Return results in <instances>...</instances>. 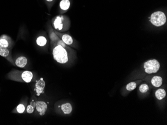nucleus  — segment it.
I'll return each mask as SVG.
<instances>
[{
    "mask_svg": "<svg viewBox=\"0 0 167 125\" xmlns=\"http://www.w3.org/2000/svg\"><path fill=\"white\" fill-rule=\"evenodd\" d=\"M53 55L54 59L61 64L66 63L69 60L67 50L61 45H56L54 46Z\"/></svg>",
    "mask_w": 167,
    "mask_h": 125,
    "instance_id": "obj_1",
    "label": "nucleus"
},
{
    "mask_svg": "<svg viewBox=\"0 0 167 125\" xmlns=\"http://www.w3.org/2000/svg\"><path fill=\"white\" fill-rule=\"evenodd\" d=\"M53 25L56 30L60 31H65L69 29L70 22L69 19L66 16H58L53 20Z\"/></svg>",
    "mask_w": 167,
    "mask_h": 125,
    "instance_id": "obj_2",
    "label": "nucleus"
},
{
    "mask_svg": "<svg viewBox=\"0 0 167 125\" xmlns=\"http://www.w3.org/2000/svg\"><path fill=\"white\" fill-rule=\"evenodd\" d=\"M150 19L152 25L156 26H161L164 25L167 21L165 14L161 11L155 12L153 13Z\"/></svg>",
    "mask_w": 167,
    "mask_h": 125,
    "instance_id": "obj_3",
    "label": "nucleus"
},
{
    "mask_svg": "<svg viewBox=\"0 0 167 125\" xmlns=\"http://www.w3.org/2000/svg\"><path fill=\"white\" fill-rule=\"evenodd\" d=\"M145 71L147 73L152 74L157 72L160 68V64L156 59L148 60L145 63Z\"/></svg>",
    "mask_w": 167,
    "mask_h": 125,
    "instance_id": "obj_4",
    "label": "nucleus"
},
{
    "mask_svg": "<svg viewBox=\"0 0 167 125\" xmlns=\"http://www.w3.org/2000/svg\"><path fill=\"white\" fill-rule=\"evenodd\" d=\"M55 33L56 34L58 35L60 38L61 39L63 42H64L65 44H67L68 45H72L73 44V38L72 36H71L70 35L67 34H60V33H58L57 31H55Z\"/></svg>",
    "mask_w": 167,
    "mask_h": 125,
    "instance_id": "obj_5",
    "label": "nucleus"
},
{
    "mask_svg": "<svg viewBox=\"0 0 167 125\" xmlns=\"http://www.w3.org/2000/svg\"><path fill=\"white\" fill-rule=\"evenodd\" d=\"M36 107L37 111L41 116L45 115L47 110V105L43 101H37L36 103Z\"/></svg>",
    "mask_w": 167,
    "mask_h": 125,
    "instance_id": "obj_6",
    "label": "nucleus"
},
{
    "mask_svg": "<svg viewBox=\"0 0 167 125\" xmlns=\"http://www.w3.org/2000/svg\"><path fill=\"white\" fill-rule=\"evenodd\" d=\"M35 86L36 88L35 90L36 91L37 95L39 96L41 93H43L44 88L45 87V82L43 80L42 78L36 82Z\"/></svg>",
    "mask_w": 167,
    "mask_h": 125,
    "instance_id": "obj_7",
    "label": "nucleus"
},
{
    "mask_svg": "<svg viewBox=\"0 0 167 125\" xmlns=\"http://www.w3.org/2000/svg\"><path fill=\"white\" fill-rule=\"evenodd\" d=\"M12 41L10 38L6 35H2L0 37V46L2 48H9L11 44Z\"/></svg>",
    "mask_w": 167,
    "mask_h": 125,
    "instance_id": "obj_8",
    "label": "nucleus"
},
{
    "mask_svg": "<svg viewBox=\"0 0 167 125\" xmlns=\"http://www.w3.org/2000/svg\"><path fill=\"white\" fill-rule=\"evenodd\" d=\"M21 77L24 82L26 83L30 82L33 79V73L30 71H25L22 73Z\"/></svg>",
    "mask_w": 167,
    "mask_h": 125,
    "instance_id": "obj_9",
    "label": "nucleus"
},
{
    "mask_svg": "<svg viewBox=\"0 0 167 125\" xmlns=\"http://www.w3.org/2000/svg\"><path fill=\"white\" fill-rule=\"evenodd\" d=\"M28 62V60L25 56H20L16 60V64L19 67L23 68L25 67Z\"/></svg>",
    "mask_w": 167,
    "mask_h": 125,
    "instance_id": "obj_10",
    "label": "nucleus"
},
{
    "mask_svg": "<svg viewBox=\"0 0 167 125\" xmlns=\"http://www.w3.org/2000/svg\"><path fill=\"white\" fill-rule=\"evenodd\" d=\"M70 5V0H61L59 3L60 9L62 11H67L69 9Z\"/></svg>",
    "mask_w": 167,
    "mask_h": 125,
    "instance_id": "obj_11",
    "label": "nucleus"
},
{
    "mask_svg": "<svg viewBox=\"0 0 167 125\" xmlns=\"http://www.w3.org/2000/svg\"><path fill=\"white\" fill-rule=\"evenodd\" d=\"M151 83L154 86L156 87H159L162 85L163 79L161 77L156 76L152 78Z\"/></svg>",
    "mask_w": 167,
    "mask_h": 125,
    "instance_id": "obj_12",
    "label": "nucleus"
},
{
    "mask_svg": "<svg viewBox=\"0 0 167 125\" xmlns=\"http://www.w3.org/2000/svg\"><path fill=\"white\" fill-rule=\"evenodd\" d=\"M61 110H62V111L64 112V114H69L72 112L73 108H72L71 104H70L69 103H67L65 104H63L61 106Z\"/></svg>",
    "mask_w": 167,
    "mask_h": 125,
    "instance_id": "obj_13",
    "label": "nucleus"
},
{
    "mask_svg": "<svg viewBox=\"0 0 167 125\" xmlns=\"http://www.w3.org/2000/svg\"><path fill=\"white\" fill-rule=\"evenodd\" d=\"M50 38L51 44H56L57 41L60 39L59 37L55 33V31H53L52 30L50 31Z\"/></svg>",
    "mask_w": 167,
    "mask_h": 125,
    "instance_id": "obj_14",
    "label": "nucleus"
},
{
    "mask_svg": "<svg viewBox=\"0 0 167 125\" xmlns=\"http://www.w3.org/2000/svg\"><path fill=\"white\" fill-rule=\"evenodd\" d=\"M166 93L164 89H159L155 92V96L158 100H161L164 99L166 96Z\"/></svg>",
    "mask_w": 167,
    "mask_h": 125,
    "instance_id": "obj_15",
    "label": "nucleus"
},
{
    "mask_svg": "<svg viewBox=\"0 0 167 125\" xmlns=\"http://www.w3.org/2000/svg\"><path fill=\"white\" fill-rule=\"evenodd\" d=\"M37 44L40 46H44L46 45L47 40L45 36H40L36 39Z\"/></svg>",
    "mask_w": 167,
    "mask_h": 125,
    "instance_id": "obj_16",
    "label": "nucleus"
},
{
    "mask_svg": "<svg viewBox=\"0 0 167 125\" xmlns=\"http://www.w3.org/2000/svg\"><path fill=\"white\" fill-rule=\"evenodd\" d=\"M10 55V51L7 48H2L0 46V55L5 58H7Z\"/></svg>",
    "mask_w": 167,
    "mask_h": 125,
    "instance_id": "obj_17",
    "label": "nucleus"
},
{
    "mask_svg": "<svg viewBox=\"0 0 167 125\" xmlns=\"http://www.w3.org/2000/svg\"><path fill=\"white\" fill-rule=\"evenodd\" d=\"M137 87V84L136 83L134 82H130L129 84H127V86H126V89L128 91H132V90H134Z\"/></svg>",
    "mask_w": 167,
    "mask_h": 125,
    "instance_id": "obj_18",
    "label": "nucleus"
},
{
    "mask_svg": "<svg viewBox=\"0 0 167 125\" xmlns=\"http://www.w3.org/2000/svg\"><path fill=\"white\" fill-rule=\"evenodd\" d=\"M149 89V88L148 85L146 84H142L139 88L140 91L142 93L147 92L148 91Z\"/></svg>",
    "mask_w": 167,
    "mask_h": 125,
    "instance_id": "obj_19",
    "label": "nucleus"
},
{
    "mask_svg": "<svg viewBox=\"0 0 167 125\" xmlns=\"http://www.w3.org/2000/svg\"><path fill=\"white\" fill-rule=\"evenodd\" d=\"M25 110V107L23 104H20L17 108V110L19 113H23Z\"/></svg>",
    "mask_w": 167,
    "mask_h": 125,
    "instance_id": "obj_20",
    "label": "nucleus"
},
{
    "mask_svg": "<svg viewBox=\"0 0 167 125\" xmlns=\"http://www.w3.org/2000/svg\"><path fill=\"white\" fill-rule=\"evenodd\" d=\"M27 111L29 114H31L34 112V107L31 105H28L27 108Z\"/></svg>",
    "mask_w": 167,
    "mask_h": 125,
    "instance_id": "obj_21",
    "label": "nucleus"
},
{
    "mask_svg": "<svg viewBox=\"0 0 167 125\" xmlns=\"http://www.w3.org/2000/svg\"><path fill=\"white\" fill-rule=\"evenodd\" d=\"M56 44V45H61V46H63V47H64V48H66L67 47V44H65L64 42H63V40H62V39H60L59 40L57 41V43Z\"/></svg>",
    "mask_w": 167,
    "mask_h": 125,
    "instance_id": "obj_22",
    "label": "nucleus"
},
{
    "mask_svg": "<svg viewBox=\"0 0 167 125\" xmlns=\"http://www.w3.org/2000/svg\"><path fill=\"white\" fill-rule=\"evenodd\" d=\"M54 1V0H45V1L47 3H49V4L52 3Z\"/></svg>",
    "mask_w": 167,
    "mask_h": 125,
    "instance_id": "obj_23",
    "label": "nucleus"
},
{
    "mask_svg": "<svg viewBox=\"0 0 167 125\" xmlns=\"http://www.w3.org/2000/svg\"><path fill=\"white\" fill-rule=\"evenodd\" d=\"M31 105H32V106H33V107H36V103H34V102H32L31 103Z\"/></svg>",
    "mask_w": 167,
    "mask_h": 125,
    "instance_id": "obj_24",
    "label": "nucleus"
}]
</instances>
